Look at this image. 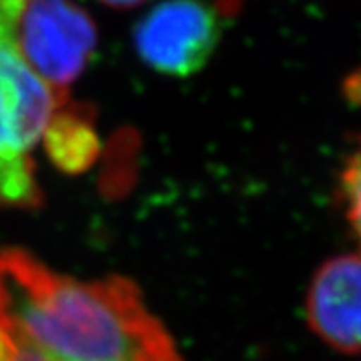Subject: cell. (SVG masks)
<instances>
[{
	"label": "cell",
	"mask_w": 361,
	"mask_h": 361,
	"mask_svg": "<svg viewBox=\"0 0 361 361\" xmlns=\"http://www.w3.org/2000/svg\"><path fill=\"white\" fill-rule=\"evenodd\" d=\"M42 137L51 161L66 173L85 171L99 151L90 121L78 112L55 110Z\"/></svg>",
	"instance_id": "8992f818"
},
{
	"label": "cell",
	"mask_w": 361,
	"mask_h": 361,
	"mask_svg": "<svg viewBox=\"0 0 361 361\" xmlns=\"http://www.w3.org/2000/svg\"><path fill=\"white\" fill-rule=\"evenodd\" d=\"M23 0H0V206L35 207L41 191L32 151L44 136L61 97L26 63L15 42Z\"/></svg>",
	"instance_id": "7a4b0ae2"
},
{
	"label": "cell",
	"mask_w": 361,
	"mask_h": 361,
	"mask_svg": "<svg viewBox=\"0 0 361 361\" xmlns=\"http://www.w3.org/2000/svg\"><path fill=\"white\" fill-rule=\"evenodd\" d=\"M9 347H11V350H9L8 361H55L50 360V357L42 356L41 353H37V350L26 347V345L17 343V341H13L11 338H9Z\"/></svg>",
	"instance_id": "ba28073f"
},
{
	"label": "cell",
	"mask_w": 361,
	"mask_h": 361,
	"mask_svg": "<svg viewBox=\"0 0 361 361\" xmlns=\"http://www.w3.org/2000/svg\"><path fill=\"white\" fill-rule=\"evenodd\" d=\"M220 35V9L204 0H165L136 24L134 44L152 70L189 78L206 66Z\"/></svg>",
	"instance_id": "277c9868"
},
{
	"label": "cell",
	"mask_w": 361,
	"mask_h": 361,
	"mask_svg": "<svg viewBox=\"0 0 361 361\" xmlns=\"http://www.w3.org/2000/svg\"><path fill=\"white\" fill-rule=\"evenodd\" d=\"M103 4L110 6V8H118V9H128L134 8V6H140L145 0H101Z\"/></svg>",
	"instance_id": "9c48e42d"
},
{
	"label": "cell",
	"mask_w": 361,
	"mask_h": 361,
	"mask_svg": "<svg viewBox=\"0 0 361 361\" xmlns=\"http://www.w3.org/2000/svg\"><path fill=\"white\" fill-rule=\"evenodd\" d=\"M0 330L55 361H183L123 277L70 279L24 250H0Z\"/></svg>",
	"instance_id": "6da1fadb"
},
{
	"label": "cell",
	"mask_w": 361,
	"mask_h": 361,
	"mask_svg": "<svg viewBox=\"0 0 361 361\" xmlns=\"http://www.w3.org/2000/svg\"><path fill=\"white\" fill-rule=\"evenodd\" d=\"M15 42L26 63L64 97L90 63L97 32L87 11L72 0H23Z\"/></svg>",
	"instance_id": "3957f363"
},
{
	"label": "cell",
	"mask_w": 361,
	"mask_h": 361,
	"mask_svg": "<svg viewBox=\"0 0 361 361\" xmlns=\"http://www.w3.org/2000/svg\"><path fill=\"white\" fill-rule=\"evenodd\" d=\"M341 197L347 207L348 222L361 240V149H357L345 165L341 174Z\"/></svg>",
	"instance_id": "52a82bcc"
},
{
	"label": "cell",
	"mask_w": 361,
	"mask_h": 361,
	"mask_svg": "<svg viewBox=\"0 0 361 361\" xmlns=\"http://www.w3.org/2000/svg\"><path fill=\"white\" fill-rule=\"evenodd\" d=\"M307 317L329 347L361 354V255H339L321 266L308 290Z\"/></svg>",
	"instance_id": "5b68a950"
}]
</instances>
